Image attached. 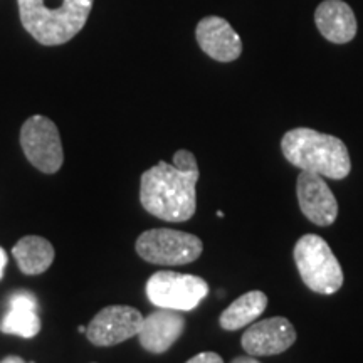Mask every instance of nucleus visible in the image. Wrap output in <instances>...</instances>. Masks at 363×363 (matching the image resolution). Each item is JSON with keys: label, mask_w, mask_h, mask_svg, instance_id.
I'll list each match as a JSON object with an SVG mask.
<instances>
[{"label": "nucleus", "mask_w": 363, "mask_h": 363, "mask_svg": "<svg viewBox=\"0 0 363 363\" xmlns=\"http://www.w3.org/2000/svg\"><path fill=\"white\" fill-rule=\"evenodd\" d=\"M199 169L182 170L167 162L148 169L140 182V202L148 214L167 222L192 219L197 208Z\"/></svg>", "instance_id": "1"}, {"label": "nucleus", "mask_w": 363, "mask_h": 363, "mask_svg": "<svg viewBox=\"0 0 363 363\" xmlns=\"http://www.w3.org/2000/svg\"><path fill=\"white\" fill-rule=\"evenodd\" d=\"M94 0H17L22 26L39 44L61 45L86 26Z\"/></svg>", "instance_id": "2"}, {"label": "nucleus", "mask_w": 363, "mask_h": 363, "mask_svg": "<svg viewBox=\"0 0 363 363\" xmlns=\"http://www.w3.org/2000/svg\"><path fill=\"white\" fill-rule=\"evenodd\" d=\"M281 150L286 160L305 172L335 180L350 175L352 160L347 145L333 135L294 128L283 136Z\"/></svg>", "instance_id": "3"}, {"label": "nucleus", "mask_w": 363, "mask_h": 363, "mask_svg": "<svg viewBox=\"0 0 363 363\" xmlns=\"http://www.w3.org/2000/svg\"><path fill=\"white\" fill-rule=\"evenodd\" d=\"M299 276L311 291L335 294L343 286L342 266L328 242L316 234H306L294 246Z\"/></svg>", "instance_id": "4"}, {"label": "nucleus", "mask_w": 363, "mask_h": 363, "mask_svg": "<svg viewBox=\"0 0 363 363\" xmlns=\"http://www.w3.org/2000/svg\"><path fill=\"white\" fill-rule=\"evenodd\" d=\"M136 252L143 261L158 266H184L201 257L202 240L174 229H150L136 239Z\"/></svg>", "instance_id": "5"}, {"label": "nucleus", "mask_w": 363, "mask_h": 363, "mask_svg": "<svg viewBox=\"0 0 363 363\" xmlns=\"http://www.w3.org/2000/svg\"><path fill=\"white\" fill-rule=\"evenodd\" d=\"M208 294V284L194 274L158 271L147 281V296L162 310L192 311Z\"/></svg>", "instance_id": "6"}, {"label": "nucleus", "mask_w": 363, "mask_h": 363, "mask_svg": "<svg viewBox=\"0 0 363 363\" xmlns=\"http://www.w3.org/2000/svg\"><path fill=\"white\" fill-rule=\"evenodd\" d=\"M21 147L27 160L44 174H56L65 162L57 126L45 116H30L22 125Z\"/></svg>", "instance_id": "7"}, {"label": "nucleus", "mask_w": 363, "mask_h": 363, "mask_svg": "<svg viewBox=\"0 0 363 363\" xmlns=\"http://www.w3.org/2000/svg\"><path fill=\"white\" fill-rule=\"evenodd\" d=\"M142 323L143 316L136 308L108 306L91 320L86 337L96 347H113L138 337Z\"/></svg>", "instance_id": "8"}, {"label": "nucleus", "mask_w": 363, "mask_h": 363, "mask_svg": "<svg viewBox=\"0 0 363 363\" xmlns=\"http://www.w3.org/2000/svg\"><path fill=\"white\" fill-rule=\"evenodd\" d=\"M294 342H296V330L291 321L283 316L267 318L257 323L254 321L240 338V345L251 357L279 355L293 347Z\"/></svg>", "instance_id": "9"}, {"label": "nucleus", "mask_w": 363, "mask_h": 363, "mask_svg": "<svg viewBox=\"0 0 363 363\" xmlns=\"http://www.w3.org/2000/svg\"><path fill=\"white\" fill-rule=\"evenodd\" d=\"M299 208L313 224L328 227L338 217V202L321 175L301 170L296 182Z\"/></svg>", "instance_id": "10"}, {"label": "nucleus", "mask_w": 363, "mask_h": 363, "mask_svg": "<svg viewBox=\"0 0 363 363\" xmlns=\"http://www.w3.org/2000/svg\"><path fill=\"white\" fill-rule=\"evenodd\" d=\"M197 43L208 57L219 62L235 61L242 52V40L225 19L217 16H208L199 22Z\"/></svg>", "instance_id": "11"}, {"label": "nucleus", "mask_w": 363, "mask_h": 363, "mask_svg": "<svg viewBox=\"0 0 363 363\" xmlns=\"http://www.w3.org/2000/svg\"><path fill=\"white\" fill-rule=\"evenodd\" d=\"M185 330V318L174 310H162L143 318L138 340L150 353H165Z\"/></svg>", "instance_id": "12"}, {"label": "nucleus", "mask_w": 363, "mask_h": 363, "mask_svg": "<svg viewBox=\"0 0 363 363\" xmlns=\"http://www.w3.org/2000/svg\"><path fill=\"white\" fill-rule=\"evenodd\" d=\"M315 22L320 34L333 44H347L357 34V19L343 0H325L318 6Z\"/></svg>", "instance_id": "13"}, {"label": "nucleus", "mask_w": 363, "mask_h": 363, "mask_svg": "<svg viewBox=\"0 0 363 363\" xmlns=\"http://www.w3.org/2000/svg\"><path fill=\"white\" fill-rule=\"evenodd\" d=\"M0 331L22 338H34L40 331L39 303L30 291H16L9 299V311L0 321Z\"/></svg>", "instance_id": "14"}, {"label": "nucleus", "mask_w": 363, "mask_h": 363, "mask_svg": "<svg viewBox=\"0 0 363 363\" xmlns=\"http://www.w3.org/2000/svg\"><path fill=\"white\" fill-rule=\"evenodd\" d=\"M54 247L48 239L39 235H26L12 249L17 266L24 274H43L54 261Z\"/></svg>", "instance_id": "15"}, {"label": "nucleus", "mask_w": 363, "mask_h": 363, "mask_svg": "<svg viewBox=\"0 0 363 363\" xmlns=\"http://www.w3.org/2000/svg\"><path fill=\"white\" fill-rule=\"evenodd\" d=\"M267 306V296L262 291H249L239 296L235 301L222 311L219 323L227 331H235L254 321L264 313Z\"/></svg>", "instance_id": "16"}, {"label": "nucleus", "mask_w": 363, "mask_h": 363, "mask_svg": "<svg viewBox=\"0 0 363 363\" xmlns=\"http://www.w3.org/2000/svg\"><path fill=\"white\" fill-rule=\"evenodd\" d=\"M187 363H224L220 355H217L214 352H202L199 355L190 358Z\"/></svg>", "instance_id": "17"}, {"label": "nucleus", "mask_w": 363, "mask_h": 363, "mask_svg": "<svg viewBox=\"0 0 363 363\" xmlns=\"http://www.w3.org/2000/svg\"><path fill=\"white\" fill-rule=\"evenodd\" d=\"M6 266H7V254L2 247H0V279L4 278V269H6Z\"/></svg>", "instance_id": "18"}, {"label": "nucleus", "mask_w": 363, "mask_h": 363, "mask_svg": "<svg viewBox=\"0 0 363 363\" xmlns=\"http://www.w3.org/2000/svg\"><path fill=\"white\" fill-rule=\"evenodd\" d=\"M233 363H261L259 360H256V357H238V358H234L233 360Z\"/></svg>", "instance_id": "19"}, {"label": "nucleus", "mask_w": 363, "mask_h": 363, "mask_svg": "<svg viewBox=\"0 0 363 363\" xmlns=\"http://www.w3.org/2000/svg\"><path fill=\"white\" fill-rule=\"evenodd\" d=\"M0 363H26V362L22 360L21 357H13V355H12V357H6Z\"/></svg>", "instance_id": "20"}, {"label": "nucleus", "mask_w": 363, "mask_h": 363, "mask_svg": "<svg viewBox=\"0 0 363 363\" xmlns=\"http://www.w3.org/2000/svg\"><path fill=\"white\" fill-rule=\"evenodd\" d=\"M86 330H88V326H79V333H86Z\"/></svg>", "instance_id": "21"}, {"label": "nucleus", "mask_w": 363, "mask_h": 363, "mask_svg": "<svg viewBox=\"0 0 363 363\" xmlns=\"http://www.w3.org/2000/svg\"><path fill=\"white\" fill-rule=\"evenodd\" d=\"M29 363H35V362H29Z\"/></svg>", "instance_id": "22"}]
</instances>
